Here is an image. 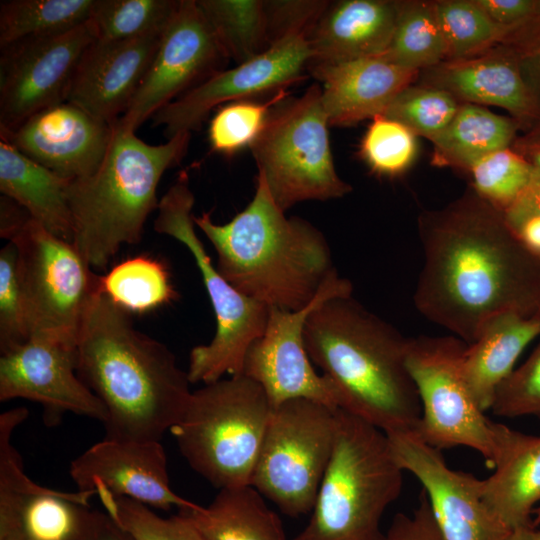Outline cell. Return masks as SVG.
<instances>
[{
	"label": "cell",
	"mask_w": 540,
	"mask_h": 540,
	"mask_svg": "<svg viewBox=\"0 0 540 540\" xmlns=\"http://www.w3.org/2000/svg\"><path fill=\"white\" fill-rule=\"evenodd\" d=\"M8 242L17 249L29 338L77 344L85 315L100 292V277L76 246L32 217Z\"/></svg>",
	"instance_id": "cell-11"
},
{
	"label": "cell",
	"mask_w": 540,
	"mask_h": 540,
	"mask_svg": "<svg viewBox=\"0 0 540 540\" xmlns=\"http://www.w3.org/2000/svg\"><path fill=\"white\" fill-rule=\"evenodd\" d=\"M206 540H287L278 514L253 485L219 489L206 506L179 510Z\"/></svg>",
	"instance_id": "cell-28"
},
{
	"label": "cell",
	"mask_w": 540,
	"mask_h": 540,
	"mask_svg": "<svg viewBox=\"0 0 540 540\" xmlns=\"http://www.w3.org/2000/svg\"><path fill=\"white\" fill-rule=\"evenodd\" d=\"M96 0H10L0 5V47L69 31L90 20Z\"/></svg>",
	"instance_id": "cell-32"
},
{
	"label": "cell",
	"mask_w": 540,
	"mask_h": 540,
	"mask_svg": "<svg viewBox=\"0 0 540 540\" xmlns=\"http://www.w3.org/2000/svg\"><path fill=\"white\" fill-rule=\"evenodd\" d=\"M434 6L446 60L469 58L499 45L513 44V33L495 23L476 0H437Z\"/></svg>",
	"instance_id": "cell-34"
},
{
	"label": "cell",
	"mask_w": 540,
	"mask_h": 540,
	"mask_svg": "<svg viewBox=\"0 0 540 540\" xmlns=\"http://www.w3.org/2000/svg\"><path fill=\"white\" fill-rule=\"evenodd\" d=\"M96 32L91 20L63 33L25 38L1 47L0 133L66 101L80 61Z\"/></svg>",
	"instance_id": "cell-14"
},
{
	"label": "cell",
	"mask_w": 540,
	"mask_h": 540,
	"mask_svg": "<svg viewBox=\"0 0 540 540\" xmlns=\"http://www.w3.org/2000/svg\"><path fill=\"white\" fill-rule=\"evenodd\" d=\"M311 56L307 36H286L262 54L216 73L162 107L151 117L152 123L164 128L167 139L199 130L218 105L277 93L301 81Z\"/></svg>",
	"instance_id": "cell-16"
},
{
	"label": "cell",
	"mask_w": 540,
	"mask_h": 540,
	"mask_svg": "<svg viewBox=\"0 0 540 540\" xmlns=\"http://www.w3.org/2000/svg\"><path fill=\"white\" fill-rule=\"evenodd\" d=\"M352 289L351 282L335 272L306 307L295 311L269 308L266 327L248 348L241 374L262 387L273 409L298 398L341 407L333 383L312 365L304 328L313 310L331 298L351 296Z\"/></svg>",
	"instance_id": "cell-13"
},
{
	"label": "cell",
	"mask_w": 540,
	"mask_h": 540,
	"mask_svg": "<svg viewBox=\"0 0 540 540\" xmlns=\"http://www.w3.org/2000/svg\"><path fill=\"white\" fill-rule=\"evenodd\" d=\"M519 56L523 76L540 105V34L520 48Z\"/></svg>",
	"instance_id": "cell-47"
},
{
	"label": "cell",
	"mask_w": 540,
	"mask_h": 540,
	"mask_svg": "<svg viewBox=\"0 0 540 540\" xmlns=\"http://www.w3.org/2000/svg\"><path fill=\"white\" fill-rule=\"evenodd\" d=\"M490 410L500 417L540 420V336L527 360L497 388Z\"/></svg>",
	"instance_id": "cell-42"
},
{
	"label": "cell",
	"mask_w": 540,
	"mask_h": 540,
	"mask_svg": "<svg viewBox=\"0 0 540 540\" xmlns=\"http://www.w3.org/2000/svg\"><path fill=\"white\" fill-rule=\"evenodd\" d=\"M466 348L467 343L451 334L408 338L406 365L421 403L415 433L440 451L472 448L493 468L495 422L485 416L465 380L462 364Z\"/></svg>",
	"instance_id": "cell-12"
},
{
	"label": "cell",
	"mask_w": 540,
	"mask_h": 540,
	"mask_svg": "<svg viewBox=\"0 0 540 540\" xmlns=\"http://www.w3.org/2000/svg\"><path fill=\"white\" fill-rule=\"evenodd\" d=\"M459 105L450 93L415 82L404 88L382 115L432 141L448 126Z\"/></svg>",
	"instance_id": "cell-36"
},
{
	"label": "cell",
	"mask_w": 540,
	"mask_h": 540,
	"mask_svg": "<svg viewBox=\"0 0 540 540\" xmlns=\"http://www.w3.org/2000/svg\"><path fill=\"white\" fill-rule=\"evenodd\" d=\"M539 336L540 313L527 316L508 311L488 320L467 344L463 374L484 412L491 408L497 388L515 369L521 353Z\"/></svg>",
	"instance_id": "cell-26"
},
{
	"label": "cell",
	"mask_w": 540,
	"mask_h": 540,
	"mask_svg": "<svg viewBox=\"0 0 540 540\" xmlns=\"http://www.w3.org/2000/svg\"><path fill=\"white\" fill-rule=\"evenodd\" d=\"M0 540H27L14 534H0Z\"/></svg>",
	"instance_id": "cell-51"
},
{
	"label": "cell",
	"mask_w": 540,
	"mask_h": 540,
	"mask_svg": "<svg viewBox=\"0 0 540 540\" xmlns=\"http://www.w3.org/2000/svg\"><path fill=\"white\" fill-rule=\"evenodd\" d=\"M502 214L510 231L540 255V169L533 168L527 186Z\"/></svg>",
	"instance_id": "cell-44"
},
{
	"label": "cell",
	"mask_w": 540,
	"mask_h": 540,
	"mask_svg": "<svg viewBox=\"0 0 540 540\" xmlns=\"http://www.w3.org/2000/svg\"><path fill=\"white\" fill-rule=\"evenodd\" d=\"M26 307L17 268V249L8 242L0 251V351L27 341Z\"/></svg>",
	"instance_id": "cell-41"
},
{
	"label": "cell",
	"mask_w": 540,
	"mask_h": 540,
	"mask_svg": "<svg viewBox=\"0 0 540 540\" xmlns=\"http://www.w3.org/2000/svg\"><path fill=\"white\" fill-rule=\"evenodd\" d=\"M403 471L384 431L337 408L334 448L311 518L292 540H385L381 519L400 496Z\"/></svg>",
	"instance_id": "cell-6"
},
{
	"label": "cell",
	"mask_w": 540,
	"mask_h": 540,
	"mask_svg": "<svg viewBox=\"0 0 540 540\" xmlns=\"http://www.w3.org/2000/svg\"><path fill=\"white\" fill-rule=\"evenodd\" d=\"M533 527L538 528L540 526V505H538L533 511Z\"/></svg>",
	"instance_id": "cell-50"
},
{
	"label": "cell",
	"mask_w": 540,
	"mask_h": 540,
	"mask_svg": "<svg viewBox=\"0 0 540 540\" xmlns=\"http://www.w3.org/2000/svg\"><path fill=\"white\" fill-rule=\"evenodd\" d=\"M272 410L262 387L238 374L192 391L170 432L189 466L215 488L251 485Z\"/></svg>",
	"instance_id": "cell-7"
},
{
	"label": "cell",
	"mask_w": 540,
	"mask_h": 540,
	"mask_svg": "<svg viewBox=\"0 0 540 540\" xmlns=\"http://www.w3.org/2000/svg\"><path fill=\"white\" fill-rule=\"evenodd\" d=\"M67 180L0 141V191L53 235L74 239Z\"/></svg>",
	"instance_id": "cell-27"
},
{
	"label": "cell",
	"mask_w": 540,
	"mask_h": 540,
	"mask_svg": "<svg viewBox=\"0 0 540 540\" xmlns=\"http://www.w3.org/2000/svg\"><path fill=\"white\" fill-rule=\"evenodd\" d=\"M194 203L188 178L180 175L159 200L154 230L176 239L190 251L210 298L216 332L208 344L191 350L187 370L191 384H208L225 374L242 373L248 348L266 327L269 307L240 293L213 265L195 231Z\"/></svg>",
	"instance_id": "cell-9"
},
{
	"label": "cell",
	"mask_w": 540,
	"mask_h": 540,
	"mask_svg": "<svg viewBox=\"0 0 540 540\" xmlns=\"http://www.w3.org/2000/svg\"><path fill=\"white\" fill-rule=\"evenodd\" d=\"M319 81L329 125L349 126L382 115L391 101L415 83L420 71L380 57L309 65Z\"/></svg>",
	"instance_id": "cell-23"
},
{
	"label": "cell",
	"mask_w": 540,
	"mask_h": 540,
	"mask_svg": "<svg viewBox=\"0 0 540 540\" xmlns=\"http://www.w3.org/2000/svg\"><path fill=\"white\" fill-rule=\"evenodd\" d=\"M113 126L64 101L35 113L0 136L36 163L75 180L93 174L100 166Z\"/></svg>",
	"instance_id": "cell-20"
},
{
	"label": "cell",
	"mask_w": 540,
	"mask_h": 540,
	"mask_svg": "<svg viewBox=\"0 0 540 540\" xmlns=\"http://www.w3.org/2000/svg\"><path fill=\"white\" fill-rule=\"evenodd\" d=\"M398 66L422 71L446 60V47L434 1H399L392 40L379 56Z\"/></svg>",
	"instance_id": "cell-31"
},
{
	"label": "cell",
	"mask_w": 540,
	"mask_h": 540,
	"mask_svg": "<svg viewBox=\"0 0 540 540\" xmlns=\"http://www.w3.org/2000/svg\"><path fill=\"white\" fill-rule=\"evenodd\" d=\"M287 93L281 90L266 102L241 100L222 106L209 125V141L213 151L232 155L252 144L260 133L271 108Z\"/></svg>",
	"instance_id": "cell-40"
},
{
	"label": "cell",
	"mask_w": 540,
	"mask_h": 540,
	"mask_svg": "<svg viewBox=\"0 0 540 540\" xmlns=\"http://www.w3.org/2000/svg\"><path fill=\"white\" fill-rule=\"evenodd\" d=\"M272 45L289 35L309 36L329 1L323 0H267Z\"/></svg>",
	"instance_id": "cell-43"
},
{
	"label": "cell",
	"mask_w": 540,
	"mask_h": 540,
	"mask_svg": "<svg viewBox=\"0 0 540 540\" xmlns=\"http://www.w3.org/2000/svg\"><path fill=\"white\" fill-rule=\"evenodd\" d=\"M494 472L483 479L482 497L490 511L511 532L533 528L540 502V436L495 423Z\"/></svg>",
	"instance_id": "cell-25"
},
{
	"label": "cell",
	"mask_w": 540,
	"mask_h": 540,
	"mask_svg": "<svg viewBox=\"0 0 540 540\" xmlns=\"http://www.w3.org/2000/svg\"><path fill=\"white\" fill-rule=\"evenodd\" d=\"M417 224L423 266L413 302L424 318L470 344L500 313H540V255L472 188Z\"/></svg>",
	"instance_id": "cell-1"
},
{
	"label": "cell",
	"mask_w": 540,
	"mask_h": 540,
	"mask_svg": "<svg viewBox=\"0 0 540 540\" xmlns=\"http://www.w3.org/2000/svg\"><path fill=\"white\" fill-rule=\"evenodd\" d=\"M190 137L180 133L151 145L116 122L97 170L70 180L73 244L92 268H106L122 245L140 242L148 216L158 207V184L183 159Z\"/></svg>",
	"instance_id": "cell-5"
},
{
	"label": "cell",
	"mask_w": 540,
	"mask_h": 540,
	"mask_svg": "<svg viewBox=\"0 0 540 540\" xmlns=\"http://www.w3.org/2000/svg\"><path fill=\"white\" fill-rule=\"evenodd\" d=\"M416 82L442 89L460 103L503 108L521 128L540 121V105L523 76L517 51L509 45L445 60L420 71Z\"/></svg>",
	"instance_id": "cell-22"
},
{
	"label": "cell",
	"mask_w": 540,
	"mask_h": 540,
	"mask_svg": "<svg viewBox=\"0 0 540 540\" xmlns=\"http://www.w3.org/2000/svg\"><path fill=\"white\" fill-rule=\"evenodd\" d=\"M398 11L399 1L393 0L329 2L307 37L309 65L381 55L392 40Z\"/></svg>",
	"instance_id": "cell-24"
},
{
	"label": "cell",
	"mask_w": 540,
	"mask_h": 540,
	"mask_svg": "<svg viewBox=\"0 0 540 540\" xmlns=\"http://www.w3.org/2000/svg\"><path fill=\"white\" fill-rule=\"evenodd\" d=\"M228 61L197 0H180L138 91L117 123L135 132L162 107L224 70Z\"/></svg>",
	"instance_id": "cell-15"
},
{
	"label": "cell",
	"mask_w": 540,
	"mask_h": 540,
	"mask_svg": "<svg viewBox=\"0 0 540 540\" xmlns=\"http://www.w3.org/2000/svg\"><path fill=\"white\" fill-rule=\"evenodd\" d=\"M76 347L77 374L107 411L105 438L161 441L178 423L192 393L187 371L102 290L89 306Z\"/></svg>",
	"instance_id": "cell-2"
},
{
	"label": "cell",
	"mask_w": 540,
	"mask_h": 540,
	"mask_svg": "<svg viewBox=\"0 0 540 540\" xmlns=\"http://www.w3.org/2000/svg\"><path fill=\"white\" fill-rule=\"evenodd\" d=\"M105 512L134 540H206L194 525L180 513L162 517L150 507L116 496L104 487L95 489Z\"/></svg>",
	"instance_id": "cell-37"
},
{
	"label": "cell",
	"mask_w": 540,
	"mask_h": 540,
	"mask_svg": "<svg viewBox=\"0 0 540 540\" xmlns=\"http://www.w3.org/2000/svg\"><path fill=\"white\" fill-rule=\"evenodd\" d=\"M180 0H96L90 20L96 39L120 41L163 31Z\"/></svg>",
	"instance_id": "cell-35"
},
{
	"label": "cell",
	"mask_w": 540,
	"mask_h": 540,
	"mask_svg": "<svg viewBox=\"0 0 540 540\" xmlns=\"http://www.w3.org/2000/svg\"><path fill=\"white\" fill-rule=\"evenodd\" d=\"M227 57L246 62L272 46L264 0H197Z\"/></svg>",
	"instance_id": "cell-30"
},
{
	"label": "cell",
	"mask_w": 540,
	"mask_h": 540,
	"mask_svg": "<svg viewBox=\"0 0 540 540\" xmlns=\"http://www.w3.org/2000/svg\"><path fill=\"white\" fill-rule=\"evenodd\" d=\"M520 124L483 106L460 103L448 126L431 142L433 164L467 172L487 155L509 148Z\"/></svg>",
	"instance_id": "cell-29"
},
{
	"label": "cell",
	"mask_w": 540,
	"mask_h": 540,
	"mask_svg": "<svg viewBox=\"0 0 540 540\" xmlns=\"http://www.w3.org/2000/svg\"><path fill=\"white\" fill-rule=\"evenodd\" d=\"M392 454L422 484L446 540H508L512 534L482 497L483 479L453 470L415 432L386 433Z\"/></svg>",
	"instance_id": "cell-18"
},
{
	"label": "cell",
	"mask_w": 540,
	"mask_h": 540,
	"mask_svg": "<svg viewBox=\"0 0 540 540\" xmlns=\"http://www.w3.org/2000/svg\"><path fill=\"white\" fill-rule=\"evenodd\" d=\"M528 130L540 139V121Z\"/></svg>",
	"instance_id": "cell-52"
},
{
	"label": "cell",
	"mask_w": 540,
	"mask_h": 540,
	"mask_svg": "<svg viewBox=\"0 0 540 540\" xmlns=\"http://www.w3.org/2000/svg\"><path fill=\"white\" fill-rule=\"evenodd\" d=\"M30 214L14 200L2 195L0 200V234L10 241L25 223Z\"/></svg>",
	"instance_id": "cell-48"
},
{
	"label": "cell",
	"mask_w": 540,
	"mask_h": 540,
	"mask_svg": "<svg viewBox=\"0 0 540 540\" xmlns=\"http://www.w3.org/2000/svg\"><path fill=\"white\" fill-rule=\"evenodd\" d=\"M481 198L503 212L524 190L533 175L530 163L512 147L493 152L467 172Z\"/></svg>",
	"instance_id": "cell-38"
},
{
	"label": "cell",
	"mask_w": 540,
	"mask_h": 540,
	"mask_svg": "<svg viewBox=\"0 0 540 540\" xmlns=\"http://www.w3.org/2000/svg\"><path fill=\"white\" fill-rule=\"evenodd\" d=\"M328 126L321 87L313 84L301 96L277 102L250 145L258 173L283 211L300 202L351 192L336 171Z\"/></svg>",
	"instance_id": "cell-8"
},
{
	"label": "cell",
	"mask_w": 540,
	"mask_h": 540,
	"mask_svg": "<svg viewBox=\"0 0 540 540\" xmlns=\"http://www.w3.org/2000/svg\"><path fill=\"white\" fill-rule=\"evenodd\" d=\"M385 540H446L423 489L418 497V506L411 515L398 513L394 516Z\"/></svg>",
	"instance_id": "cell-45"
},
{
	"label": "cell",
	"mask_w": 540,
	"mask_h": 540,
	"mask_svg": "<svg viewBox=\"0 0 540 540\" xmlns=\"http://www.w3.org/2000/svg\"><path fill=\"white\" fill-rule=\"evenodd\" d=\"M534 538L535 540H540V528L534 529Z\"/></svg>",
	"instance_id": "cell-53"
},
{
	"label": "cell",
	"mask_w": 540,
	"mask_h": 540,
	"mask_svg": "<svg viewBox=\"0 0 540 540\" xmlns=\"http://www.w3.org/2000/svg\"><path fill=\"white\" fill-rule=\"evenodd\" d=\"M508 540H535L534 529L526 528V529L516 530L512 532Z\"/></svg>",
	"instance_id": "cell-49"
},
{
	"label": "cell",
	"mask_w": 540,
	"mask_h": 540,
	"mask_svg": "<svg viewBox=\"0 0 540 540\" xmlns=\"http://www.w3.org/2000/svg\"><path fill=\"white\" fill-rule=\"evenodd\" d=\"M336 410L303 398L272 410L251 485L290 517L314 507L334 448Z\"/></svg>",
	"instance_id": "cell-10"
},
{
	"label": "cell",
	"mask_w": 540,
	"mask_h": 540,
	"mask_svg": "<svg viewBox=\"0 0 540 540\" xmlns=\"http://www.w3.org/2000/svg\"><path fill=\"white\" fill-rule=\"evenodd\" d=\"M304 342L340 408L385 433L417 431L421 403L406 365L408 338L396 328L352 296L334 297L309 315Z\"/></svg>",
	"instance_id": "cell-3"
},
{
	"label": "cell",
	"mask_w": 540,
	"mask_h": 540,
	"mask_svg": "<svg viewBox=\"0 0 540 540\" xmlns=\"http://www.w3.org/2000/svg\"><path fill=\"white\" fill-rule=\"evenodd\" d=\"M101 290L124 310L144 313L178 297L164 263L147 255L128 258L100 277Z\"/></svg>",
	"instance_id": "cell-33"
},
{
	"label": "cell",
	"mask_w": 540,
	"mask_h": 540,
	"mask_svg": "<svg viewBox=\"0 0 540 540\" xmlns=\"http://www.w3.org/2000/svg\"><path fill=\"white\" fill-rule=\"evenodd\" d=\"M77 344L59 339L30 337L1 353L0 401L22 398L39 403L47 426L73 413L105 423L101 400L77 374Z\"/></svg>",
	"instance_id": "cell-17"
},
{
	"label": "cell",
	"mask_w": 540,
	"mask_h": 540,
	"mask_svg": "<svg viewBox=\"0 0 540 540\" xmlns=\"http://www.w3.org/2000/svg\"><path fill=\"white\" fill-rule=\"evenodd\" d=\"M69 475L79 491L104 487L150 508L181 510L196 504L172 490L161 441L104 438L70 463Z\"/></svg>",
	"instance_id": "cell-19"
},
{
	"label": "cell",
	"mask_w": 540,
	"mask_h": 540,
	"mask_svg": "<svg viewBox=\"0 0 540 540\" xmlns=\"http://www.w3.org/2000/svg\"><path fill=\"white\" fill-rule=\"evenodd\" d=\"M194 223L214 246L216 268L243 295L285 310L306 307L337 270L320 230L287 217L258 173L250 203L229 222L209 212Z\"/></svg>",
	"instance_id": "cell-4"
},
{
	"label": "cell",
	"mask_w": 540,
	"mask_h": 540,
	"mask_svg": "<svg viewBox=\"0 0 540 540\" xmlns=\"http://www.w3.org/2000/svg\"><path fill=\"white\" fill-rule=\"evenodd\" d=\"M416 153L417 136L401 123L383 115L372 119L360 146V155L369 168L387 177L405 172Z\"/></svg>",
	"instance_id": "cell-39"
},
{
	"label": "cell",
	"mask_w": 540,
	"mask_h": 540,
	"mask_svg": "<svg viewBox=\"0 0 540 540\" xmlns=\"http://www.w3.org/2000/svg\"><path fill=\"white\" fill-rule=\"evenodd\" d=\"M165 29L129 40L95 39L80 58L66 101L114 125L138 91Z\"/></svg>",
	"instance_id": "cell-21"
},
{
	"label": "cell",
	"mask_w": 540,
	"mask_h": 540,
	"mask_svg": "<svg viewBox=\"0 0 540 540\" xmlns=\"http://www.w3.org/2000/svg\"><path fill=\"white\" fill-rule=\"evenodd\" d=\"M73 540H134L109 514L86 507Z\"/></svg>",
	"instance_id": "cell-46"
}]
</instances>
